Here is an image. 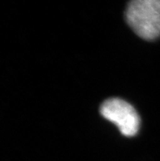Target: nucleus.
<instances>
[{
	"label": "nucleus",
	"mask_w": 160,
	"mask_h": 161,
	"mask_svg": "<svg viewBox=\"0 0 160 161\" xmlns=\"http://www.w3.org/2000/svg\"><path fill=\"white\" fill-rule=\"evenodd\" d=\"M100 111L104 118L117 125L126 137H132L137 133L140 117L128 102L119 98H110L103 102Z\"/></svg>",
	"instance_id": "f03ea898"
},
{
	"label": "nucleus",
	"mask_w": 160,
	"mask_h": 161,
	"mask_svg": "<svg viewBox=\"0 0 160 161\" xmlns=\"http://www.w3.org/2000/svg\"><path fill=\"white\" fill-rule=\"evenodd\" d=\"M125 19L132 31L146 40L160 37V0H130Z\"/></svg>",
	"instance_id": "f257e3e1"
}]
</instances>
